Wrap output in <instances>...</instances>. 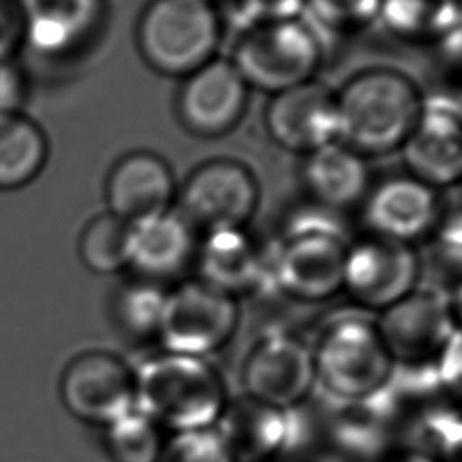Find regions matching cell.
<instances>
[{
  "instance_id": "9c48e42d",
  "label": "cell",
  "mask_w": 462,
  "mask_h": 462,
  "mask_svg": "<svg viewBox=\"0 0 462 462\" xmlns=\"http://www.w3.org/2000/svg\"><path fill=\"white\" fill-rule=\"evenodd\" d=\"M175 199V209L193 229H244L258 208L260 186L245 162L213 157L189 171Z\"/></svg>"
},
{
  "instance_id": "83f0119b",
  "label": "cell",
  "mask_w": 462,
  "mask_h": 462,
  "mask_svg": "<svg viewBox=\"0 0 462 462\" xmlns=\"http://www.w3.org/2000/svg\"><path fill=\"white\" fill-rule=\"evenodd\" d=\"M383 0H307L303 18L325 32L357 31L381 14Z\"/></svg>"
},
{
  "instance_id": "d6986e66",
  "label": "cell",
  "mask_w": 462,
  "mask_h": 462,
  "mask_svg": "<svg viewBox=\"0 0 462 462\" xmlns=\"http://www.w3.org/2000/svg\"><path fill=\"white\" fill-rule=\"evenodd\" d=\"M195 253V229L175 208L130 224L128 269L143 280L162 285L184 273Z\"/></svg>"
},
{
  "instance_id": "d4e9b609",
  "label": "cell",
  "mask_w": 462,
  "mask_h": 462,
  "mask_svg": "<svg viewBox=\"0 0 462 462\" xmlns=\"http://www.w3.org/2000/svg\"><path fill=\"white\" fill-rule=\"evenodd\" d=\"M166 435L137 408L105 426V442L114 462H157Z\"/></svg>"
},
{
  "instance_id": "9a60e30c",
  "label": "cell",
  "mask_w": 462,
  "mask_h": 462,
  "mask_svg": "<svg viewBox=\"0 0 462 462\" xmlns=\"http://www.w3.org/2000/svg\"><path fill=\"white\" fill-rule=\"evenodd\" d=\"M410 175L431 188L462 182V108L451 103H426L401 146Z\"/></svg>"
},
{
  "instance_id": "d6a6232c",
  "label": "cell",
  "mask_w": 462,
  "mask_h": 462,
  "mask_svg": "<svg viewBox=\"0 0 462 462\" xmlns=\"http://www.w3.org/2000/svg\"><path fill=\"white\" fill-rule=\"evenodd\" d=\"M372 462H435L433 457L417 444L393 446L379 453Z\"/></svg>"
},
{
  "instance_id": "e575fe53",
  "label": "cell",
  "mask_w": 462,
  "mask_h": 462,
  "mask_svg": "<svg viewBox=\"0 0 462 462\" xmlns=\"http://www.w3.org/2000/svg\"><path fill=\"white\" fill-rule=\"evenodd\" d=\"M446 296H448V303H449L455 325L457 328H462V269L455 283L451 285V289L446 291Z\"/></svg>"
},
{
  "instance_id": "277c9868",
  "label": "cell",
  "mask_w": 462,
  "mask_h": 462,
  "mask_svg": "<svg viewBox=\"0 0 462 462\" xmlns=\"http://www.w3.org/2000/svg\"><path fill=\"white\" fill-rule=\"evenodd\" d=\"M330 209L294 217L273 254L267 256L269 283L300 303H321L343 289L348 242Z\"/></svg>"
},
{
  "instance_id": "44dd1931",
  "label": "cell",
  "mask_w": 462,
  "mask_h": 462,
  "mask_svg": "<svg viewBox=\"0 0 462 462\" xmlns=\"http://www.w3.org/2000/svg\"><path fill=\"white\" fill-rule=\"evenodd\" d=\"M366 157L332 141L305 155L303 182L319 208L330 211L348 209L368 195Z\"/></svg>"
},
{
  "instance_id": "2e32d148",
  "label": "cell",
  "mask_w": 462,
  "mask_h": 462,
  "mask_svg": "<svg viewBox=\"0 0 462 462\" xmlns=\"http://www.w3.org/2000/svg\"><path fill=\"white\" fill-rule=\"evenodd\" d=\"M175 197L173 170L155 152H128L106 173V211L128 224L171 209Z\"/></svg>"
},
{
  "instance_id": "5b68a950",
  "label": "cell",
  "mask_w": 462,
  "mask_h": 462,
  "mask_svg": "<svg viewBox=\"0 0 462 462\" xmlns=\"http://www.w3.org/2000/svg\"><path fill=\"white\" fill-rule=\"evenodd\" d=\"M220 36V14L211 0H150L135 25L144 63L171 78H186L211 61Z\"/></svg>"
},
{
  "instance_id": "7c38bea8",
  "label": "cell",
  "mask_w": 462,
  "mask_h": 462,
  "mask_svg": "<svg viewBox=\"0 0 462 462\" xmlns=\"http://www.w3.org/2000/svg\"><path fill=\"white\" fill-rule=\"evenodd\" d=\"M60 397L76 419L108 426L135 408L134 368L108 352H83L67 363Z\"/></svg>"
},
{
  "instance_id": "7402d4cb",
  "label": "cell",
  "mask_w": 462,
  "mask_h": 462,
  "mask_svg": "<svg viewBox=\"0 0 462 462\" xmlns=\"http://www.w3.org/2000/svg\"><path fill=\"white\" fill-rule=\"evenodd\" d=\"M101 0H20L23 31L43 52L67 51L97 22Z\"/></svg>"
},
{
  "instance_id": "4dcf8cb0",
  "label": "cell",
  "mask_w": 462,
  "mask_h": 462,
  "mask_svg": "<svg viewBox=\"0 0 462 462\" xmlns=\"http://www.w3.org/2000/svg\"><path fill=\"white\" fill-rule=\"evenodd\" d=\"M431 372L442 401L462 410V328L453 332Z\"/></svg>"
},
{
  "instance_id": "603a6c76",
  "label": "cell",
  "mask_w": 462,
  "mask_h": 462,
  "mask_svg": "<svg viewBox=\"0 0 462 462\" xmlns=\"http://www.w3.org/2000/svg\"><path fill=\"white\" fill-rule=\"evenodd\" d=\"M49 157L42 126L20 110L0 114V189H18L32 182Z\"/></svg>"
},
{
  "instance_id": "7a4b0ae2",
  "label": "cell",
  "mask_w": 462,
  "mask_h": 462,
  "mask_svg": "<svg viewBox=\"0 0 462 462\" xmlns=\"http://www.w3.org/2000/svg\"><path fill=\"white\" fill-rule=\"evenodd\" d=\"M337 141L363 157L401 150L413 130L424 99L415 81L390 67H370L352 74L339 90Z\"/></svg>"
},
{
  "instance_id": "3957f363",
  "label": "cell",
  "mask_w": 462,
  "mask_h": 462,
  "mask_svg": "<svg viewBox=\"0 0 462 462\" xmlns=\"http://www.w3.org/2000/svg\"><path fill=\"white\" fill-rule=\"evenodd\" d=\"M135 408L166 433L215 428L231 392L211 359L157 352L134 368Z\"/></svg>"
},
{
  "instance_id": "8fae6325",
  "label": "cell",
  "mask_w": 462,
  "mask_h": 462,
  "mask_svg": "<svg viewBox=\"0 0 462 462\" xmlns=\"http://www.w3.org/2000/svg\"><path fill=\"white\" fill-rule=\"evenodd\" d=\"M374 318L397 370H431L457 330L446 291L420 285Z\"/></svg>"
},
{
  "instance_id": "1f68e13d",
  "label": "cell",
  "mask_w": 462,
  "mask_h": 462,
  "mask_svg": "<svg viewBox=\"0 0 462 462\" xmlns=\"http://www.w3.org/2000/svg\"><path fill=\"white\" fill-rule=\"evenodd\" d=\"M307 0H233L240 31L253 25L301 18Z\"/></svg>"
},
{
  "instance_id": "6da1fadb",
  "label": "cell",
  "mask_w": 462,
  "mask_h": 462,
  "mask_svg": "<svg viewBox=\"0 0 462 462\" xmlns=\"http://www.w3.org/2000/svg\"><path fill=\"white\" fill-rule=\"evenodd\" d=\"M316 390L336 406H363L381 397L397 366L372 314L361 310L328 318L310 341Z\"/></svg>"
},
{
  "instance_id": "4316f807",
  "label": "cell",
  "mask_w": 462,
  "mask_h": 462,
  "mask_svg": "<svg viewBox=\"0 0 462 462\" xmlns=\"http://www.w3.org/2000/svg\"><path fill=\"white\" fill-rule=\"evenodd\" d=\"M419 444L435 462H462V410L440 402L417 424Z\"/></svg>"
},
{
  "instance_id": "f546056e",
  "label": "cell",
  "mask_w": 462,
  "mask_h": 462,
  "mask_svg": "<svg viewBox=\"0 0 462 462\" xmlns=\"http://www.w3.org/2000/svg\"><path fill=\"white\" fill-rule=\"evenodd\" d=\"M442 253L462 265V182L448 188L439 197V209L433 231Z\"/></svg>"
},
{
  "instance_id": "f1b7e54d",
  "label": "cell",
  "mask_w": 462,
  "mask_h": 462,
  "mask_svg": "<svg viewBox=\"0 0 462 462\" xmlns=\"http://www.w3.org/2000/svg\"><path fill=\"white\" fill-rule=\"evenodd\" d=\"M157 462H235L213 428L168 433Z\"/></svg>"
},
{
  "instance_id": "52a82bcc",
  "label": "cell",
  "mask_w": 462,
  "mask_h": 462,
  "mask_svg": "<svg viewBox=\"0 0 462 462\" xmlns=\"http://www.w3.org/2000/svg\"><path fill=\"white\" fill-rule=\"evenodd\" d=\"M238 327L240 300L188 280L168 289L155 339L164 352L209 359L233 341Z\"/></svg>"
},
{
  "instance_id": "5bb4252c",
  "label": "cell",
  "mask_w": 462,
  "mask_h": 462,
  "mask_svg": "<svg viewBox=\"0 0 462 462\" xmlns=\"http://www.w3.org/2000/svg\"><path fill=\"white\" fill-rule=\"evenodd\" d=\"M263 125L278 146L303 155L337 141L336 90L310 79L273 94Z\"/></svg>"
},
{
  "instance_id": "836d02e7",
  "label": "cell",
  "mask_w": 462,
  "mask_h": 462,
  "mask_svg": "<svg viewBox=\"0 0 462 462\" xmlns=\"http://www.w3.org/2000/svg\"><path fill=\"white\" fill-rule=\"evenodd\" d=\"M18 96V78L2 58H0V114L18 110L14 101Z\"/></svg>"
},
{
  "instance_id": "8992f818",
  "label": "cell",
  "mask_w": 462,
  "mask_h": 462,
  "mask_svg": "<svg viewBox=\"0 0 462 462\" xmlns=\"http://www.w3.org/2000/svg\"><path fill=\"white\" fill-rule=\"evenodd\" d=\"M247 87L278 94L314 79L323 60V42L307 18L245 27L231 51Z\"/></svg>"
},
{
  "instance_id": "e0dca14e",
  "label": "cell",
  "mask_w": 462,
  "mask_h": 462,
  "mask_svg": "<svg viewBox=\"0 0 462 462\" xmlns=\"http://www.w3.org/2000/svg\"><path fill=\"white\" fill-rule=\"evenodd\" d=\"M213 430L235 462H274L292 442L294 420L292 411L236 393Z\"/></svg>"
},
{
  "instance_id": "ffe728a7",
  "label": "cell",
  "mask_w": 462,
  "mask_h": 462,
  "mask_svg": "<svg viewBox=\"0 0 462 462\" xmlns=\"http://www.w3.org/2000/svg\"><path fill=\"white\" fill-rule=\"evenodd\" d=\"M199 280L240 300L269 283L267 254L251 240L245 229L204 233L195 253Z\"/></svg>"
},
{
  "instance_id": "cb8c5ba5",
  "label": "cell",
  "mask_w": 462,
  "mask_h": 462,
  "mask_svg": "<svg viewBox=\"0 0 462 462\" xmlns=\"http://www.w3.org/2000/svg\"><path fill=\"white\" fill-rule=\"evenodd\" d=\"M128 231L130 224L110 211L94 215L83 226L78 238V254L81 263L101 276L126 269Z\"/></svg>"
},
{
  "instance_id": "30bf717a",
  "label": "cell",
  "mask_w": 462,
  "mask_h": 462,
  "mask_svg": "<svg viewBox=\"0 0 462 462\" xmlns=\"http://www.w3.org/2000/svg\"><path fill=\"white\" fill-rule=\"evenodd\" d=\"M420 260L410 244L366 235L348 244L343 289L356 310L377 316L419 287Z\"/></svg>"
},
{
  "instance_id": "ac0fdd59",
  "label": "cell",
  "mask_w": 462,
  "mask_h": 462,
  "mask_svg": "<svg viewBox=\"0 0 462 462\" xmlns=\"http://www.w3.org/2000/svg\"><path fill=\"white\" fill-rule=\"evenodd\" d=\"M437 209L435 188L410 173L379 182L365 197V222L370 235L410 245L433 231Z\"/></svg>"
},
{
  "instance_id": "4fadbf2b",
  "label": "cell",
  "mask_w": 462,
  "mask_h": 462,
  "mask_svg": "<svg viewBox=\"0 0 462 462\" xmlns=\"http://www.w3.org/2000/svg\"><path fill=\"white\" fill-rule=\"evenodd\" d=\"M249 87L231 60L213 58L182 78L175 110L180 125L197 137L229 134L244 117Z\"/></svg>"
},
{
  "instance_id": "ba28073f",
  "label": "cell",
  "mask_w": 462,
  "mask_h": 462,
  "mask_svg": "<svg viewBox=\"0 0 462 462\" xmlns=\"http://www.w3.org/2000/svg\"><path fill=\"white\" fill-rule=\"evenodd\" d=\"M240 393L294 411L316 390L310 343L285 328L258 334L238 366Z\"/></svg>"
},
{
  "instance_id": "484cf974",
  "label": "cell",
  "mask_w": 462,
  "mask_h": 462,
  "mask_svg": "<svg viewBox=\"0 0 462 462\" xmlns=\"http://www.w3.org/2000/svg\"><path fill=\"white\" fill-rule=\"evenodd\" d=\"M166 289L161 283L135 280L125 285L116 296V318L121 327L137 337H157Z\"/></svg>"
}]
</instances>
